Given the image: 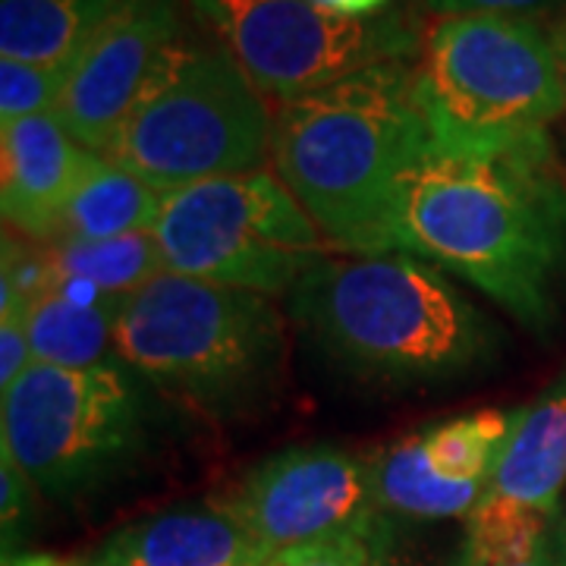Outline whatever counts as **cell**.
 Here are the masks:
<instances>
[{"label": "cell", "instance_id": "6da1fadb", "mask_svg": "<svg viewBox=\"0 0 566 566\" xmlns=\"http://www.w3.org/2000/svg\"><path fill=\"white\" fill-rule=\"evenodd\" d=\"M400 252L463 277L528 331H547L566 293V180L551 139L428 142L406 177Z\"/></svg>", "mask_w": 566, "mask_h": 566}, {"label": "cell", "instance_id": "7a4b0ae2", "mask_svg": "<svg viewBox=\"0 0 566 566\" xmlns=\"http://www.w3.org/2000/svg\"><path fill=\"white\" fill-rule=\"evenodd\" d=\"M428 142L412 66L390 61L277 104L271 158L334 252L390 255Z\"/></svg>", "mask_w": 566, "mask_h": 566}, {"label": "cell", "instance_id": "3957f363", "mask_svg": "<svg viewBox=\"0 0 566 566\" xmlns=\"http://www.w3.org/2000/svg\"><path fill=\"white\" fill-rule=\"evenodd\" d=\"M290 312L363 378L450 381L485 368L497 331L441 268L406 252L324 255L290 290Z\"/></svg>", "mask_w": 566, "mask_h": 566}, {"label": "cell", "instance_id": "277c9868", "mask_svg": "<svg viewBox=\"0 0 566 566\" xmlns=\"http://www.w3.org/2000/svg\"><path fill=\"white\" fill-rule=\"evenodd\" d=\"M283 346L268 296L170 271L126 296L114 334L117 363L211 416L259 403L281 375Z\"/></svg>", "mask_w": 566, "mask_h": 566}, {"label": "cell", "instance_id": "5b68a950", "mask_svg": "<svg viewBox=\"0 0 566 566\" xmlns=\"http://www.w3.org/2000/svg\"><path fill=\"white\" fill-rule=\"evenodd\" d=\"M412 95L447 148H516L551 139L566 107L557 44L535 20L444 17L422 41Z\"/></svg>", "mask_w": 566, "mask_h": 566}, {"label": "cell", "instance_id": "8992f818", "mask_svg": "<svg viewBox=\"0 0 566 566\" xmlns=\"http://www.w3.org/2000/svg\"><path fill=\"white\" fill-rule=\"evenodd\" d=\"M271 148L274 117L233 54L177 39L155 63L104 158L170 192L262 170Z\"/></svg>", "mask_w": 566, "mask_h": 566}, {"label": "cell", "instance_id": "52a82bcc", "mask_svg": "<svg viewBox=\"0 0 566 566\" xmlns=\"http://www.w3.org/2000/svg\"><path fill=\"white\" fill-rule=\"evenodd\" d=\"M170 274L286 293L334 249L277 170L180 186L161 196L151 227Z\"/></svg>", "mask_w": 566, "mask_h": 566}, {"label": "cell", "instance_id": "ba28073f", "mask_svg": "<svg viewBox=\"0 0 566 566\" xmlns=\"http://www.w3.org/2000/svg\"><path fill=\"white\" fill-rule=\"evenodd\" d=\"M142 438L145 403L120 363H32L3 390L0 447L48 497L63 501L107 482L139 453Z\"/></svg>", "mask_w": 566, "mask_h": 566}, {"label": "cell", "instance_id": "9c48e42d", "mask_svg": "<svg viewBox=\"0 0 566 566\" xmlns=\"http://www.w3.org/2000/svg\"><path fill=\"white\" fill-rule=\"evenodd\" d=\"M252 85L290 102L378 63L406 61L416 29L397 17L353 20L315 0H192Z\"/></svg>", "mask_w": 566, "mask_h": 566}, {"label": "cell", "instance_id": "30bf717a", "mask_svg": "<svg viewBox=\"0 0 566 566\" xmlns=\"http://www.w3.org/2000/svg\"><path fill=\"white\" fill-rule=\"evenodd\" d=\"M227 506L268 554L381 528L371 463L340 447L283 450L252 469Z\"/></svg>", "mask_w": 566, "mask_h": 566}, {"label": "cell", "instance_id": "8fae6325", "mask_svg": "<svg viewBox=\"0 0 566 566\" xmlns=\"http://www.w3.org/2000/svg\"><path fill=\"white\" fill-rule=\"evenodd\" d=\"M180 39L174 0H123L70 63L57 117L82 148L107 155L161 54Z\"/></svg>", "mask_w": 566, "mask_h": 566}, {"label": "cell", "instance_id": "7c38bea8", "mask_svg": "<svg viewBox=\"0 0 566 566\" xmlns=\"http://www.w3.org/2000/svg\"><path fill=\"white\" fill-rule=\"evenodd\" d=\"M98 155L66 133L54 111L3 123L0 129V199L3 221L35 240L61 237L63 211Z\"/></svg>", "mask_w": 566, "mask_h": 566}, {"label": "cell", "instance_id": "4fadbf2b", "mask_svg": "<svg viewBox=\"0 0 566 566\" xmlns=\"http://www.w3.org/2000/svg\"><path fill=\"white\" fill-rule=\"evenodd\" d=\"M271 557L230 506L164 510L114 532L88 566H243Z\"/></svg>", "mask_w": 566, "mask_h": 566}, {"label": "cell", "instance_id": "5bb4252c", "mask_svg": "<svg viewBox=\"0 0 566 566\" xmlns=\"http://www.w3.org/2000/svg\"><path fill=\"white\" fill-rule=\"evenodd\" d=\"M566 485V368L516 412L491 488L513 501L557 513Z\"/></svg>", "mask_w": 566, "mask_h": 566}, {"label": "cell", "instance_id": "9a60e30c", "mask_svg": "<svg viewBox=\"0 0 566 566\" xmlns=\"http://www.w3.org/2000/svg\"><path fill=\"white\" fill-rule=\"evenodd\" d=\"M126 296H98L80 286L54 283L32 303L25 331L35 363L61 368H95L114 353V334Z\"/></svg>", "mask_w": 566, "mask_h": 566}, {"label": "cell", "instance_id": "2e32d148", "mask_svg": "<svg viewBox=\"0 0 566 566\" xmlns=\"http://www.w3.org/2000/svg\"><path fill=\"white\" fill-rule=\"evenodd\" d=\"M123 0H0V54L10 61L61 66L120 10Z\"/></svg>", "mask_w": 566, "mask_h": 566}, {"label": "cell", "instance_id": "e0dca14e", "mask_svg": "<svg viewBox=\"0 0 566 566\" xmlns=\"http://www.w3.org/2000/svg\"><path fill=\"white\" fill-rule=\"evenodd\" d=\"M371 463V485L381 510L403 513L416 520H450L469 516L485 497V482H450L444 479L424 450L422 434L400 438Z\"/></svg>", "mask_w": 566, "mask_h": 566}, {"label": "cell", "instance_id": "ac0fdd59", "mask_svg": "<svg viewBox=\"0 0 566 566\" xmlns=\"http://www.w3.org/2000/svg\"><path fill=\"white\" fill-rule=\"evenodd\" d=\"M161 196L155 186L142 182L107 158L88 164L73 199L63 211L61 240H114L126 233L151 230L161 211Z\"/></svg>", "mask_w": 566, "mask_h": 566}, {"label": "cell", "instance_id": "d6986e66", "mask_svg": "<svg viewBox=\"0 0 566 566\" xmlns=\"http://www.w3.org/2000/svg\"><path fill=\"white\" fill-rule=\"evenodd\" d=\"M48 262L54 283L92 290L98 296H133L167 271L151 230L114 240H61L54 243Z\"/></svg>", "mask_w": 566, "mask_h": 566}, {"label": "cell", "instance_id": "ffe728a7", "mask_svg": "<svg viewBox=\"0 0 566 566\" xmlns=\"http://www.w3.org/2000/svg\"><path fill=\"white\" fill-rule=\"evenodd\" d=\"M465 560L475 566H504L528 560L535 551L547 545L557 532V513L513 501L501 491L488 488L485 497L465 516Z\"/></svg>", "mask_w": 566, "mask_h": 566}, {"label": "cell", "instance_id": "44dd1931", "mask_svg": "<svg viewBox=\"0 0 566 566\" xmlns=\"http://www.w3.org/2000/svg\"><path fill=\"white\" fill-rule=\"evenodd\" d=\"M520 409H485L424 431V450L431 465L450 482H485L501 463L506 441L513 434Z\"/></svg>", "mask_w": 566, "mask_h": 566}, {"label": "cell", "instance_id": "7402d4cb", "mask_svg": "<svg viewBox=\"0 0 566 566\" xmlns=\"http://www.w3.org/2000/svg\"><path fill=\"white\" fill-rule=\"evenodd\" d=\"M66 70L25 61H0V123L57 111Z\"/></svg>", "mask_w": 566, "mask_h": 566}, {"label": "cell", "instance_id": "603a6c76", "mask_svg": "<svg viewBox=\"0 0 566 566\" xmlns=\"http://www.w3.org/2000/svg\"><path fill=\"white\" fill-rule=\"evenodd\" d=\"M385 545V526L378 532H349L281 551L274 554V566H378Z\"/></svg>", "mask_w": 566, "mask_h": 566}, {"label": "cell", "instance_id": "cb8c5ba5", "mask_svg": "<svg viewBox=\"0 0 566 566\" xmlns=\"http://www.w3.org/2000/svg\"><path fill=\"white\" fill-rule=\"evenodd\" d=\"M39 488L20 469V463L0 447V528H3V551L20 538L25 520L32 516V494Z\"/></svg>", "mask_w": 566, "mask_h": 566}, {"label": "cell", "instance_id": "d4e9b609", "mask_svg": "<svg viewBox=\"0 0 566 566\" xmlns=\"http://www.w3.org/2000/svg\"><path fill=\"white\" fill-rule=\"evenodd\" d=\"M431 13L441 17H475V13H491V17H520V20H538V17H554L564 13L566 0H424Z\"/></svg>", "mask_w": 566, "mask_h": 566}, {"label": "cell", "instance_id": "484cf974", "mask_svg": "<svg viewBox=\"0 0 566 566\" xmlns=\"http://www.w3.org/2000/svg\"><path fill=\"white\" fill-rule=\"evenodd\" d=\"M32 363L35 356H32L25 322H0V390L17 385Z\"/></svg>", "mask_w": 566, "mask_h": 566}, {"label": "cell", "instance_id": "4316f807", "mask_svg": "<svg viewBox=\"0 0 566 566\" xmlns=\"http://www.w3.org/2000/svg\"><path fill=\"white\" fill-rule=\"evenodd\" d=\"M460 566H475L469 560H460ZM504 566H566V532L557 526V532L547 538V545L542 551H535L528 560H520V564H504Z\"/></svg>", "mask_w": 566, "mask_h": 566}, {"label": "cell", "instance_id": "83f0119b", "mask_svg": "<svg viewBox=\"0 0 566 566\" xmlns=\"http://www.w3.org/2000/svg\"><path fill=\"white\" fill-rule=\"evenodd\" d=\"M315 3L353 20H371V17H385L390 0H315Z\"/></svg>", "mask_w": 566, "mask_h": 566}, {"label": "cell", "instance_id": "f1b7e54d", "mask_svg": "<svg viewBox=\"0 0 566 566\" xmlns=\"http://www.w3.org/2000/svg\"><path fill=\"white\" fill-rule=\"evenodd\" d=\"M22 566H80L66 564L61 557H51V554H22Z\"/></svg>", "mask_w": 566, "mask_h": 566}, {"label": "cell", "instance_id": "f546056e", "mask_svg": "<svg viewBox=\"0 0 566 566\" xmlns=\"http://www.w3.org/2000/svg\"><path fill=\"white\" fill-rule=\"evenodd\" d=\"M554 44H557V54H560V66H564L566 82V32H557V35H554Z\"/></svg>", "mask_w": 566, "mask_h": 566}, {"label": "cell", "instance_id": "4dcf8cb0", "mask_svg": "<svg viewBox=\"0 0 566 566\" xmlns=\"http://www.w3.org/2000/svg\"><path fill=\"white\" fill-rule=\"evenodd\" d=\"M3 566H22V554H3Z\"/></svg>", "mask_w": 566, "mask_h": 566}, {"label": "cell", "instance_id": "1f68e13d", "mask_svg": "<svg viewBox=\"0 0 566 566\" xmlns=\"http://www.w3.org/2000/svg\"><path fill=\"white\" fill-rule=\"evenodd\" d=\"M378 566H406V564H394V560L387 557V545H385V551H381V557H378Z\"/></svg>", "mask_w": 566, "mask_h": 566}, {"label": "cell", "instance_id": "d6a6232c", "mask_svg": "<svg viewBox=\"0 0 566 566\" xmlns=\"http://www.w3.org/2000/svg\"><path fill=\"white\" fill-rule=\"evenodd\" d=\"M243 566H274V554H271V557H262V560H252V564H243Z\"/></svg>", "mask_w": 566, "mask_h": 566}]
</instances>
